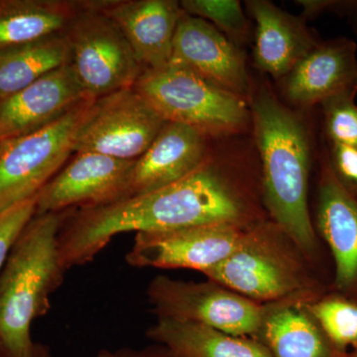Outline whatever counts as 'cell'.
Here are the masks:
<instances>
[{
	"label": "cell",
	"mask_w": 357,
	"mask_h": 357,
	"mask_svg": "<svg viewBox=\"0 0 357 357\" xmlns=\"http://www.w3.org/2000/svg\"><path fill=\"white\" fill-rule=\"evenodd\" d=\"M250 211L225 161L208 155L187 177L156 191L66 218L59 234L66 269L93 260L122 232L167 231L208 225H243Z\"/></svg>",
	"instance_id": "6da1fadb"
},
{
	"label": "cell",
	"mask_w": 357,
	"mask_h": 357,
	"mask_svg": "<svg viewBox=\"0 0 357 357\" xmlns=\"http://www.w3.org/2000/svg\"><path fill=\"white\" fill-rule=\"evenodd\" d=\"M248 102L268 210L294 243L310 252L316 234L307 208L311 146L306 126L265 84L251 86Z\"/></svg>",
	"instance_id": "7a4b0ae2"
},
{
	"label": "cell",
	"mask_w": 357,
	"mask_h": 357,
	"mask_svg": "<svg viewBox=\"0 0 357 357\" xmlns=\"http://www.w3.org/2000/svg\"><path fill=\"white\" fill-rule=\"evenodd\" d=\"M69 211L35 215L0 272V357H33L31 326L64 280L59 234Z\"/></svg>",
	"instance_id": "3957f363"
},
{
	"label": "cell",
	"mask_w": 357,
	"mask_h": 357,
	"mask_svg": "<svg viewBox=\"0 0 357 357\" xmlns=\"http://www.w3.org/2000/svg\"><path fill=\"white\" fill-rule=\"evenodd\" d=\"M133 88L167 122L190 126L208 138L239 134L251 123L246 98L171 61L143 70Z\"/></svg>",
	"instance_id": "277c9868"
},
{
	"label": "cell",
	"mask_w": 357,
	"mask_h": 357,
	"mask_svg": "<svg viewBox=\"0 0 357 357\" xmlns=\"http://www.w3.org/2000/svg\"><path fill=\"white\" fill-rule=\"evenodd\" d=\"M96 100H84L35 132L0 141V213L38 196L62 170Z\"/></svg>",
	"instance_id": "5b68a950"
},
{
	"label": "cell",
	"mask_w": 357,
	"mask_h": 357,
	"mask_svg": "<svg viewBox=\"0 0 357 357\" xmlns=\"http://www.w3.org/2000/svg\"><path fill=\"white\" fill-rule=\"evenodd\" d=\"M65 34L70 65L89 98L98 100L132 88L143 72L119 28L95 8L93 1H84Z\"/></svg>",
	"instance_id": "8992f818"
},
{
	"label": "cell",
	"mask_w": 357,
	"mask_h": 357,
	"mask_svg": "<svg viewBox=\"0 0 357 357\" xmlns=\"http://www.w3.org/2000/svg\"><path fill=\"white\" fill-rule=\"evenodd\" d=\"M147 293L159 318L192 321L234 337H255L264 314V307L255 301L213 281L195 283L159 276Z\"/></svg>",
	"instance_id": "52a82bcc"
},
{
	"label": "cell",
	"mask_w": 357,
	"mask_h": 357,
	"mask_svg": "<svg viewBox=\"0 0 357 357\" xmlns=\"http://www.w3.org/2000/svg\"><path fill=\"white\" fill-rule=\"evenodd\" d=\"M166 123L133 86L121 89L96 100L77 135L75 153L95 152L133 161L145 153Z\"/></svg>",
	"instance_id": "ba28073f"
},
{
	"label": "cell",
	"mask_w": 357,
	"mask_h": 357,
	"mask_svg": "<svg viewBox=\"0 0 357 357\" xmlns=\"http://www.w3.org/2000/svg\"><path fill=\"white\" fill-rule=\"evenodd\" d=\"M135 160L95 153H75L37 196L36 215L70 208H98L129 198Z\"/></svg>",
	"instance_id": "9c48e42d"
},
{
	"label": "cell",
	"mask_w": 357,
	"mask_h": 357,
	"mask_svg": "<svg viewBox=\"0 0 357 357\" xmlns=\"http://www.w3.org/2000/svg\"><path fill=\"white\" fill-rule=\"evenodd\" d=\"M246 234L243 225H237L137 232L126 260L132 267L183 268L204 272L229 256Z\"/></svg>",
	"instance_id": "30bf717a"
},
{
	"label": "cell",
	"mask_w": 357,
	"mask_h": 357,
	"mask_svg": "<svg viewBox=\"0 0 357 357\" xmlns=\"http://www.w3.org/2000/svg\"><path fill=\"white\" fill-rule=\"evenodd\" d=\"M258 230L248 231L229 256L203 272L211 281L252 301L288 297L300 284L287 260Z\"/></svg>",
	"instance_id": "8fae6325"
},
{
	"label": "cell",
	"mask_w": 357,
	"mask_h": 357,
	"mask_svg": "<svg viewBox=\"0 0 357 357\" xmlns=\"http://www.w3.org/2000/svg\"><path fill=\"white\" fill-rule=\"evenodd\" d=\"M170 61L225 91L248 98L251 84L243 51L208 21L184 11L174 37Z\"/></svg>",
	"instance_id": "7c38bea8"
},
{
	"label": "cell",
	"mask_w": 357,
	"mask_h": 357,
	"mask_svg": "<svg viewBox=\"0 0 357 357\" xmlns=\"http://www.w3.org/2000/svg\"><path fill=\"white\" fill-rule=\"evenodd\" d=\"M89 98L72 66L52 70L0 100V141L46 128Z\"/></svg>",
	"instance_id": "4fadbf2b"
},
{
	"label": "cell",
	"mask_w": 357,
	"mask_h": 357,
	"mask_svg": "<svg viewBox=\"0 0 357 357\" xmlns=\"http://www.w3.org/2000/svg\"><path fill=\"white\" fill-rule=\"evenodd\" d=\"M281 81L284 96L299 109L337 96H356V45L345 38L319 42Z\"/></svg>",
	"instance_id": "5bb4252c"
},
{
	"label": "cell",
	"mask_w": 357,
	"mask_h": 357,
	"mask_svg": "<svg viewBox=\"0 0 357 357\" xmlns=\"http://www.w3.org/2000/svg\"><path fill=\"white\" fill-rule=\"evenodd\" d=\"M128 40L143 70L170 62L178 20L184 14L174 0H109L93 1Z\"/></svg>",
	"instance_id": "9a60e30c"
},
{
	"label": "cell",
	"mask_w": 357,
	"mask_h": 357,
	"mask_svg": "<svg viewBox=\"0 0 357 357\" xmlns=\"http://www.w3.org/2000/svg\"><path fill=\"white\" fill-rule=\"evenodd\" d=\"M208 139L190 126L167 122L145 153L135 160L129 198L156 191L196 171L210 155Z\"/></svg>",
	"instance_id": "2e32d148"
},
{
	"label": "cell",
	"mask_w": 357,
	"mask_h": 357,
	"mask_svg": "<svg viewBox=\"0 0 357 357\" xmlns=\"http://www.w3.org/2000/svg\"><path fill=\"white\" fill-rule=\"evenodd\" d=\"M256 22V67L276 79L287 76L319 43L305 21L266 0L248 2Z\"/></svg>",
	"instance_id": "e0dca14e"
},
{
	"label": "cell",
	"mask_w": 357,
	"mask_h": 357,
	"mask_svg": "<svg viewBox=\"0 0 357 357\" xmlns=\"http://www.w3.org/2000/svg\"><path fill=\"white\" fill-rule=\"evenodd\" d=\"M317 220L335 258L340 290L357 283V199L326 164L319 181Z\"/></svg>",
	"instance_id": "ac0fdd59"
},
{
	"label": "cell",
	"mask_w": 357,
	"mask_h": 357,
	"mask_svg": "<svg viewBox=\"0 0 357 357\" xmlns=\"http://www.w3.org/2000/svg\"><path fill=\"white\" fill-rule=\"evenodd\" d=\"M255 340L272 357H342L326 337L307 306L282 304L264 309Z\"/></svg>",
	"instance_id": "d6986e66"
},
{
	"label": "cell",
	"mask_w": 357,
	"mask_h": 357,
	"mask_svg": "<svg viewBox=\"0 0 357 357\" xmlns=\"http://www.w3.org/2000/svg\"><path fill=\"white\" fill-rule=\"evenodd\" d=\"M147 337L173 357H272L255 338L234 337L181 319L159 318L147 331Z\"/></svg>",
	"instance_id": "ffe728a7"
},
{
	"label": "cell",
	"mask_w": 357,
	"mask_h": 357,
	"mask_svg": "<svg viewBox=\"0 0 357 357\" xmlns=\"http://www.w3.org/2000/svg\"><path fill=\"white\" fill-rule=\"evenodd\" d=\"M83 6L65 0L0 1V49L66 33Z\"/></svg>",
	"instance_id": "44dd1931"
},
{
	"label": "cell",
	"mask_w": 357,
	"mask_h": 357,
	"mask_svg": "<svg viewBox=\"0 0 357 357\" xmlns=\"http://www.w3.org/2000/svg\"><path fill=\"white\" fill-rule=\"evenodd\" d=\"M67 64L70 47L65 33L0 49V100Z\"/></svg>",
	"instance_id": "7402d4cb"
},
{
	"label": "cell",
	"mask_w": 357,
	"mask_h": 357,
	"mask_svg": "<svg viewBox=\"0 0 357 357\" xmlns=\"http://www.w3.org/2000/svg\"><path fill=\"white\" fill-rule=\"evenodd\" d=\"M307 309L326 337L340 354L357 347V305L332 298L307 305Z\"/></svg>",
	"instance_id": "603a6c76"
},
{
	"label": "cell",
	"mask_w": 357,
	"mask_h": 357,
	"mask_svg": "<svg viewBox=\"0 0 357 357\" xmlns=\"http://www.w3.org/2000/svg\"><path fill=\"white\" fill-rule=\"evenodd\" d=\"M180 4L185 13L208 21L236 46L248 39V20L237 0H184Z\"/></svg>",
	"instance_id": "cb8c5ba5"
},
{
	"label": "cell",
	"mask_w": 357,
	"mask_h": 357,
	"mask_svg": "<svg viewBox=\"0 0 357 357\" xmlns=\"http://www.w3.org/2000/svg\"><path fill=\"white\" fill-rule=\"evenodd\" d=\"M352 96H340L321 103L326 133L333 143L357 148V105Z\"/></svg>",
	"instance_id": "d4e9b609"
},
{
	"label": "cell",
	"mask_w": 357,
	"mask_h": 357,
	"mask_svg": "<svg viewBox=\"0 0 357 357\" xmlns=\"http://www.w3.org/2000/svg\"><path fill=\"white\" fill-rule=\"evenodd\" d=\"M37 196L0 213V272L26 225L36 215Z\"/></svg>",
	"instance_id": "484cf974"
},
{
	"label": "cell",
	"mask_w": 357,
	"mask_h": 357,
	"mask_svg": "<svg viewBox=\"0 0 357 357\" xmlns=\"http://www.w3.org/2000/svg\"><path fill=\"white\" fill-rule=\"evenodd\" d=\"M333 170L344 184L357 185V148L333 143Z\"/></svg>",
	"instance_id": "4316f807"
},
{
	"label": "cell",
	"mask_w": 357,
	"mask_h": 357,
	"mask_svg": "<svg viewBox=\"0 0 357 357\" xmlns=\"http://www.w3.org/2000/svg\"><path fill=\"white\" fill-rule=\"evenodd\" d=\"M91 357H173L165 347H148L144 349H133L124 347V349L109 351V349H100L98 354Z\"/></svg>",
	"instance_id": "83f0119b"
},
{
	"label": "cell",
	"mask_w": 357,
	"mask_h": 357,
	"mask_svg": "<svg viewBox=\"0 0 357 357\" xmlns=\"http://www.w3.org/2000/svg\"><path fill=\"white\" fill-rule=\"evenodd\" d=\"M33 357H53L50 349L46 345L41 344H35Z\"/></svg>",
	"instance_id": "f1b7e54d"
},
{
	"label": "cell",
	"mask_w": 357,
	"mask_h": 357,
	"mask_svg": "<svg viewBox=\"0 0 357 357\" xmlns=\"http://www.w3.org/2000/svg\"><path fill=\"white\" fill-rule=\"evenodd\" d=\"M347 4H345L349 8H351V13H352V15H354V20H356L357 23V1L356 2H347Z\"/></svg>",
	"instance_id": "f546056e"
},
{
	"label": "cell",
	"mask_w": 357,
	"mask_h": 357,
	"mask_svg": "<svg viewBox=\"0 0 357 357\" xmlns=\"http://www.w3.org/2000/svg\"><path fill=\"white\" fill-rule=\"evenodd\" d=\"M342 357H357V351H354V352H352V354H344V356Z\"/></svg>",
	"instance_id": "4dcf8cb0"
},
{
	"label": "cell",
	"mask_w": 357,
	"mask_h": 357,
	"mask_svg": "<svg viewBox=\"0 0 357 357\" xmlns=\"http://www.w3.org/2000/svg\"><path fill=\"white\" fill-rule=\"evenodd\" d=\"M356 351H357V347H356Z\"/></svg>",
	"instance_id": "1f68e13d"
}]
</instances>
